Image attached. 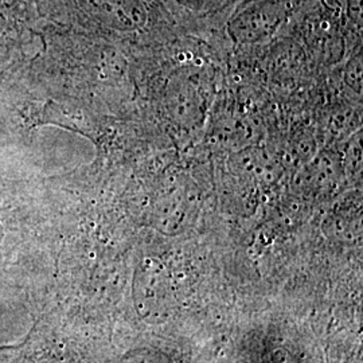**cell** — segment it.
Instances as JSON below:
<instances>
[{"label": "cell", "mask_w": 363, "mask_h": 363, "mask_svg": "<svg viewBox=\"0 0 363 363\" xmlns=\"http://www.w3.org/2000/svg\"><path fill=\"white\" fill-rule=\"evenodd\" d=\"M184 6H189L191 9H208V6H213L214 3H218L220 0H182Z\"/></svg>", "instance_id": "cell-2"}, {"label": "cell", "mask_w": 363, "mask_h": 363, "mask_svg": "<svg viewBox=\"0 0 363 363\" xmlns=\"http://www.w3.org/2000/svg\"><path fill=\"white\" fill-rule=\"evenodd\" d=\"M283 16L281 7L273 0H256L247 4L241 13H237L234 26L240 31H262L272 30Z\"/></svg>", "instance_id": "cell-1"}]
</instances>
